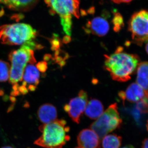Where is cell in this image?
<instances>
[{
	"label": "cell",
	"instance_id": "cb8c5ba5",
	"mask_svg": "<svg viewBox=\"0 0 148 148\" xmlns=\"http://www.w3.org/2000/svg\"><path fill=\"white\" fill-rule=\"evenodd\" d=\"M142 148H148V138L145 139L143 141Z\"/></svg>",
	"mask_w": 148,
	"mask_h": 148
},
{
	"label": "cell",
	"instance_id": "2e32d148",
	"mask_svg": "<svg viewBox=\"0 0 148 148\" xmlns=\"http://www.w3.org/2000/svg\"><path fill=\"white\" fill-rule=\"evenodd\" d=\"M104 112V107L102 103L97 100H90L86 105L85 113L90 119H97Z\"/></svg>",
	"mask_w": 148,
	"mask_h": 148
},
{
	"label": "cell",
	"instance_id": "9c48e42d",
	"mask_svg": "<svg viewBox=\"0 0 148 148\" xmlns=\"http://www.w3.org/2000/svg\"><path fill=\"white\" fill-rule=\"evenodd\" d=\"M34 64H28L23 73L22 84L19 85V89L25 94L29 90L34 91L36 89L40 83V71Z\"/></svg>",
	"mask_w": 148,
	"mask_h": 148
},
{
	"label": "cell",
	"instance_id": "9a60e30c",
	"mask_svg": "<svg viewBox=\"0 0 148 148\" xmlns=\"http://www.w3.org/2000/svg\"><path fill=\"white\" fill-rule=\"evenodd\" d=\"M136 83L143 88L148 95V62H141L137 69Z\"/></svg>",
	"mask_w": 148,
	"mask_h": 148
},
{
	"label": "cell",
	"instance_id": "d6986e66",
	"mask_svg": "<svg viewBox=\"0 0 148 148\" xmlns=\"http://www.w3.org/2000/svg\"><path fill=\"white\" fill-rule=\"evenodd\" d=\"M114 14V16L112 21L114 25V30L116 32H119L124 26L123 18L121 14L118 12H115Z\"/></svg>",
	"mask_w": 148,
	"mask_h": 148
},
{
	"label": "cell",
	"instance_id": "277c9868",
	"mask_svg": "<svg viewBox=\"0 0 148 148\" xmlns=\"http://www.w3.org/2000/svg\"><path fill=\"white\" fill-rule=\"evenodd\" d=\"M50 8V13L57 14L61 18L63 31L67 36L71 35L72 16L79 18L80 0H45Z\"/></svg>",
	"mask_w": 148,
	"mask_h": 148
},
{
	"label": "cell",
	"instance_id": "f1b7e54d",
	"mask_svg": "<svg viewBox=\"0 0 148 148\" xmlns=\"http://www.w3.org/2000/svg\"><path fill=\"white\" fill-rule=\"evenodd\" d=\"M147 130L148 131V121H147Z\"/></svg>",
	"mask_w": 148,
	"mask_h": 148
},
{
	"label": "cell",
	"instance_id": "8fae6325",
	"mask_svg": "<svg viewBox=\"0 0 148 148\" xmlns=\"http://www.w3.org/2000/svg\"><path fill=\"white\" fill-rule=\"evenodd\" d=\"M119 95L123 101L126 100L131 103H138L148 95L138 84L133 83L130 85L125 92H120Z\"/></svg>",
	"mask_w": 148,
	"mask_h": 148
},
{
	"label": "cell",
	"instance_id": "e0dca14e",
	"mask_svg": "<svg viewBox=\"0 0 148 148\" xmlns=\"http://www.w3.org/2000/svg\"><path fill=\"white\" fill-rule=\"evenodd\" d=\"M122 138L116 135H106L103 138V148H119L121 145Z\"/></svg>",
	"mask_w": 148,
	"mask_h": 148
},
{
	"label": "cell",
	"instance_id": "484cf974",
	"mask_svg": "<svg viewBox=\"0 0 148 148\" xmlns=\"http://www.w3.org/2000/svg\"><path fill=\"white\" fill-rule=\"evenodd\" d=\"M122 148H135L132 146L131 145H127L125 146V147H123Z\"/></svg>",
	"mask_w": 148,
	"mask_h": 148
},
{
	"label": "cell",
	"instance_id": "4fadbf2b",
	"mask_svg": "<svg viewBox=\"0 0 148 148\" xmlns=\"http://www.w3.org/2000/svg\"><path fill=\"white\" fill-rule=\"evenodd\" d=\"M37 114L40 121L43 124H46L56 119L57 110L53 105L46 103L40 106Z\"/></svg>",
	"mask_w": 148,
	"mask_h": 148
},
{
	"label": "cell",
	"instance_id": "f546056e",
	"mask_svg": "<svg viewBox=\"0 0 148 148\" xmlns=\"http://www.w3.org/2000/svg\"><path fill=\"white\" fill-rule=\"evenodd\" d=\"M80 148L79 147H77V148Z\"/></svg>",
	"mask_w": 148,
	"mask_h": 148
},
{
	"label": "cell",
	"instance_id": "44dd1931",
	"mask_svg": "<svg viewBox=\"0 0 148 148\" xmlns=\"http://www.w3.org/2000/svg\"><path fill=\"white\" fill-rule=\"evenodd\" d=\"M36 67L40 72L45 73L47 69V63L46 61H41L37 64Z\"/></svg>",
	"mask_w": 148,
	"mask_h": 148
},
{
	"label": "cell",
	"instance_id": "7a4b0ae2",
	"mask_svg": "<svg viewBox=\"0 0 148 148\" xmlns=\"http://www.w3.org/2000/svg\"><path fill=\"white\" fill-rule=\"evenodd\" d=\"M37 47L34 41L22 45L20 48L12 51L9 55L11 62L10 82L12 85V91L18 89V82L22 80L23 73L28 64L36 63L33 49Z\"/></svg>",
	"mask_w": 148,
	"mask_h": 148
},
{
	"label": "cell",
	"instance_id": "5bb4252c",
	"mask_svg": "<svg viewBox=\"0 0 148 148\" xmlns=\"http://www.w3.org/2000/svg\"><path fill=\"white\" fill-rule=\"evenodd\" d=\"M38 0H0L9 8L16 11H27L32 8Z\"/></svg>",
	"mask_w": 148,
	"mask_h": 148
},
{
	"label": "cell",
	"instance_id": "7402d4cb",
	"mask_svg": "<svg viewBox=\"0 0 148 148\" xmlns=\"http://www.w3.org/2000/svg\"><path fill=\"white\" fill-rule=\"evenodd\" d=\"M114 3L117 4H120L122 3H129L132 0H112Z\"/></svg>",
	"mask_w": 148,
	"mask_h": 148
},
{
	"label": "cell",
	"instance_id": "52a82bcc",
	"mask_svg": "<svg viewBox=\"0 0 148 148\" xmlns=\"http://www.w3.org/2000/svg\"><path fill=\"white\" fill-rule=\"evenodd\" d=\"M128 30L133 42L141 46L148 41V10H141L132 14L128 22Z\"/></svg>",
	"mask_w": 148,
	"mask_h": 148
},
{
	"label": "cell",
	"instance_id": "8992f818",
	"mask_svg": "<svg viewBox=\"0 0 148 148\" xmlns=\"http://www.w3.org/2000/svg\"><path fill=\"white\" fill-rule=\"evenodd\" d=\"M122 121L118 110L117 105L112 104L103 114L90 125V128L98 135L100 139L119 128Z\"/></svg>",
	"mask_w": 148,
	"mask_h": 148
},
{
	"label": "cell",
	"instance_id": "ba28073f",
	"mask_svg": "<svg viewBox=\"0 0 148 148\" xmlns=\"http://www.w3.org/2000/svg\"><path fill=\"white\" fill-rule=\"evenodd\" d=\"M88 103L87 92L81 90L77 97L70 100L69 104L64 107V110L72 120L79 123L82 115L85 110Z\"/></svg>",
	"mask_w": 148,
	"mask_h": 148
},
{
	"label": "cell",
	"instance_id": "ac0fdd59",
	"mask_svg": "<svg viewBox=\"0 0 148 148\" xmlns=\"http://www.w3.org/2000/svg\"><path fill=\"white\" fill-rule=\"evenodd\" d=\"M10 71V64L0 60V82H5L9 79Z\"/></svg>",
	"mask_w": 148,
	"mask_h": 148
},
{
	"label": "cell",
	"instance_id": "6da1fadb",
	"mask_svg": "<svg viewBox=\"0 0 148 148\" xmlns=\"http://www.w3.org/2000/svg\"><path fill=\"white\" fill-rule=\"evenodd\" d=\"M104 57L105 69L110 73L112 79L119 82L130 79L140 64L138 56L123 52L121 47H119L113 54Z\"/></svg>",
	"mask_w": 148,
	"mask_h": 148
},
{
	"label": "cell",
	"instance_id": "3957f363",
	"mask_svg": "<svg viewBox=\"0 0 148 148\" xmlns=\"http://www.w3.org/2000/svg\"><path fill=\"white\" fill-rule=\"evenodd\" d=\"M41 136L34 144L45 148H62L70 139L68 134L70 128L66 121L56 119L39 127Z\"/></svg>",
	"mask_w": 148,
	"mask_h": 148
},
{
	"label": "cell",
	"instance_id": "7c38bea8",
	"mask_svg": "<svg viewBox=\"0 0 148 148\" xmlns=\"http://www.w3.org/2000/svg\"><path fill=\"white\" fill-rule=\"evenodd\" d=\"M77 143L81 148H98L100 138L92 130H83L77 137Z\"/></svg>",
	"mask_w": 148,
	"mask_h": 148
},
{
	"label": "cell",
	"instance_id": "4316f807",
	"mask_svg": "<svg viewBox=\"0 0 148 148\" xmlns=\"http://www.w3.org/2000/svg\"><path fill=\"white\" fill-rule=\"evenodd\" d=\"M3 90H2V89H1V88H0V96H1V95H3Z\"/></svg>",
	"mask_w": 148,
	"mask_h": 148
},
{
	"label": "cell",
	"instance_id": "5b68a950",
	"mask_svg": "<svg viewBox=\"0 0 148 148\" xmlns=\"http://www.w3.org/2000/svg\"><path fill=\"white\" fill-rule=\"evenodd\" d=\"M36 31L30 25L16 23L0 27V42L9 45H23L34 40Z\"/></svg>",
	"mask_w": 148,
	"mask_h": 148
},
{
	"label": "cell",
	"instance_id": "83f0119b",
	"mask_svg": "<svg viewBox=\"0 0 148 148\" xmlns=\"http://www.w3.org/2000/svg\"><path fill=\"white\" fill-rule=\"evenodd\" d=\"M2 148H14L12 147H11V146H5V147H3Z\"/></svg>",
	"mask_w": 148,
	"mask_h": 148
},
{
	"label": "cell",
	"instance_id": "ffe728a7",
	"mask_svg": "<svg viewBox=\"0 0 148 148\" xmlns=\"http://www.w3.org/2000/svg\"><path fill=\"white\" fill-rule=\"evenodd\" d=\"M51 46V49L53 51H57L60 49V48L62 45L61 40L56 35L53 36V38L50 40Z\"/></svg>",
	"mask_w": 148,
	"mask_h": 148
},
{
	"label": "cell",
	"instance_id": "603a6c76",
	"mask_svg": "<svg viewBox=\"0 0 148 148\" xmlns=\"http://www.w3.org/2000/svg\"><path fill=\"white\" fill-rule=\"evenodd\" d=\"M71 41V36H67L64 37L63 40V42L64 43L67 44L70 42Z\"/></svg>",
	"mask_w": 148,
	"mask_h": 148
},
{
	"label": "cell",
	"instance_id": "d4e9b609",
	"mask_svg": "<svg viewBox=\"0 0 148 148\" xmlns=\"http://www.w3.org/2000/svg\"><path fill=\"white\" fill-rule=\"evenodd\" d=\"M145 49L146 52H147L148 54V41L147 42V44H146Z\"/></svg>",
	"mask_w": 148,
	"mask_h": 148
},
{
	"label": "cell",
	"instance_id": "30bf717a",
	"mask_svg": "<svg viewBox=\"0 0 148 148\" xmlns=\"http://www.w3.org/2000/svg\"><path fill=\"white\" fill-rule=\"evenodd\" d=\"M110 26L108 21L103 17L97 16L89 21L86 25V32L99 37L106 36L109 31Z\"/></svg>",
	"mask_w": 148,
	"mask_h": 148
}]
</instances>
